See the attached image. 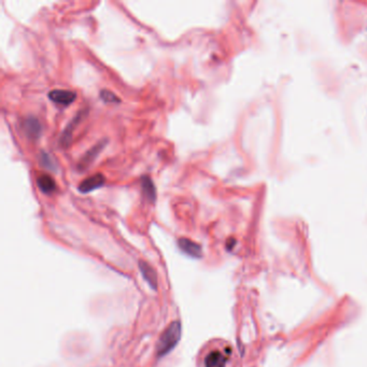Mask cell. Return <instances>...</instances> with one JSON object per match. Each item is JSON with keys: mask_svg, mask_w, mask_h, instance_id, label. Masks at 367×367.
<instances>
[{"mask_svg": "<svg viewBox=\"0 0 367 367\" xmlns=\"http://www.w3.org/2000/svg\"><path fill=\"white\" fill-rule=\"evenodd\" d=\"M178 244L180 249H181L184 253L190 256H193V258H200L202 254L201 247L200 244L188 239V238H181V239H179Z\"/></svg>", "mask_w": 367, "mask_h": 367, "instance_id": "cell-5", "label": "cell"}, {"mask_svg": "<svg viewBox=\"0 0 367 367\" xmlns=\"http://www.w3.org/2000/svg\"><path fill=\"white\" fill-rule=\"evenodd\" d=\"M139 267H140L141 273L143 275L145 280H147L148 283L150 284V287L153 290H155L157 288V280H156V273L154 269L151 266H149L147 263H143V262H141V263L139 264Z\"/></svg>", "mask_w": 367, "mask_h": 367, "instance_id": "cell-9", "label": "cell"}, {"mask_svg": "<svg viewBox=\"0 0 367 367\" xmlns=\"http://www.w3.org/2000/svg\"><path fill=\"white\" fill-rule=\"evenodd\" d=\"M104 177L101 173H96L94 176H91L86 178L84 181H82L79 185V191L81 193H90L98 188H100L104 184Z\"/></svg>", "mask_w": 367, "mask_h": 367, "instance_id": "cell-3", "label": "cell"}, {"mask_svg": "<svg viewBox=\"0 0 367 367\" xmlns=\"http://www.w3.org/2000/svg\"><path fill=\"white\" fill-rule=\"evenodd\" d=\"M49 98L52 101L61 104V106H68L73 102L77 98L75 93L66 90H54L49 93Z\"/></svg>", "mask_w": 367, "mask_h": 367, "instance_id": "cell-2", "label": "cell"}, {"mask_svg": "<svg viewBox=\"0 0 367 367\" xmlns=\"http://www.w3.org/2000/svg\"><path fill=\"white\" fill-rule=\"evenodd\" d=\"M100 97L102 100L106 102H120V99L116 97L112 92H110L108 90H103L100 92Z\"/></svg>", "mask_w": 367, "mask_h": 367, "instance_id": "cell-12", "label": "cell"}, {"mask_svg": "<svg viewBox=\"0 0 367 367\" xmlns=\"http://www.w3.org/2000/svg\"><path fill=\"white\" fill-rule=\"evenodd\" d=\"M80 114L75 116V118L70 122V123L68 124V126L65 128V131L63 132L62 136H61V143L63 147H67V145L70 143V140H71V137H72V133H73V130L74 127L77 126L78 122L80 121Z\"/></svg>", "mask_w": 367, "mask_h": 367, "instance_id": "cell-11", "label": "cell"}, {"mask_svg": "<svg viewBox=\"0 0 367 367\" xmlns=\"http://www.w3.org/2000/svg\"><path fill=\"white\" fill-rule=\"evenodd\" d=\"M106 143H107L106 140H102L100 142H98L92 149H90L89 151H87V152L84 154V156L82 157V159L80 160L79 164H78L80 169H85V168L89 167L92 164V163L96 160V157L98 156V154L101 152L102 149L104 148V145H106Z\"/></svg>", "mask_w": 367, "mask_h": 367, "instance_id": "cell-4", "label": "cell"}, {"mask_svg": "<svg viewBox=\"0 0 367 367\" xmlns=\"http://www.w3.org/2000/svg\"><path fill=\"white\" fill-rule=\"evenodd\" d=\"M37 184L41 192L45 194H50L56 189L55 181L49 174H41V176H39L37 179Z\"/></svg>", "mask_w": 367, "mask_h": 367, "instance_id": "cell-8", "label": "cell"}, {"mask_svg": "<svg viewBox=\"0 0 367 367\" xmlns=\"http://www.w3.org/2000/svg\"><path fill=\"white\" fill-rule=\"evenodd\" d=\"M142 192L147 200L151 202H154L156 200V191L155 186L150 177L145 176L142 178Z\"/></svg>", "mask_w": 367, "mask_h": 367, "instance_id": "cell-10", "label": "cell"}, {"mask_svg": "<svg viewBox=\"0 0 367 367\" xmlns=\"http://www.w3.org/2000/svg\"><path fill=\"white\" fill-rule=\"evenodd\" d=\"M41 165L44 166L45 168H48V169H53V166H54V163H53V160H52V157L49 156V154L46 153H42L41 154Z\"/></svg>", "mask_w": 367, "mask_h": 367, "instance_id": "cell-13", "label": "cell"}, {"mask_svg": "<svg viewBox=\"0 0 367 367\" xmlns=\"http://www.w3.org/2000/svg\"><path fill=\"white\" fill-rule=\"evenodd\" d=\"M180 337H181V324L179 322L171 323L162 334L157 343V355L163 357L169 353L178 345Z\"/></svg>", "mask_w": 367, "mask_h": 367, "instance_id": "cell-1", "label": "cell"}, {"mask_svg": "<svg viewBox=\"0 0 367 367\" xmlns=\"http://www.w3.org/2000/svg\"><path fill=\"white\" fill-rule=\"evenodd\" d=\"M24 130L26 135L31 139H37L41 135V124L34 118H28L24 122Z\"/></svg>", "mask_w": 367, "mask_h": 367, "instance_id": "cell-6", "label": "cell"}, {"mask_svg": "<svg viewBox=\"0 0 367 367\" xmlns=\"http://www.w3.org/2000/svg\"><path fill=\"white\" fill-rule=\"evenodd\" d=\"M226 364V355L221 351L214 350L208 355L205 359V366L206 367H225Z\"/></svg>", "mask_w": 367, "mask_h": 367, "instance_id": "cell-7", "label": "cell"}]
</instances>
